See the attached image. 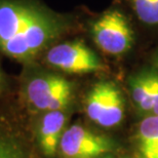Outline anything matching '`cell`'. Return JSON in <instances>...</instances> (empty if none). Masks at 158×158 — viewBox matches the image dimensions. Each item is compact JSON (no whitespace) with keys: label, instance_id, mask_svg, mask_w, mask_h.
Returning <instances> with one entry per match:
<instances>
[{"label":"cell","instance_id":"1","mask_svg":"<svg viewBox=\"0 0 158 158\" xmlns=\"http://www.w3.org/2000/svg\"><path fill=\"white\" fill-rule=\"evenodd\" d=\"M79 28L75 15L39 0H0V52L12 59L32 61Z\"/></svg>","mask_w":158,"mask_h":158},{"label":"cell","instance_id":"2","mask_svg":"<svg viewBox=\"0 0 158 158\" xmlns=\"http://www.w3.org/2000/svg\"><path fill=\"white\" fill-rule=\"evenodd\" d=\"M85 32L98 50L116 59L134 52L141 35L129 15L115 1L88 19Z\"/></svg>","mask_w":158,"mask_h":158},{"label":"cell","instance_id":"3","mask_svg":"<svg viewBox=\"0 0 158 158\" xmlns=\"http://www.w3.org/2000/svg\"><path fill=\"white\" fill-rule=\"evenodd\" d=\"M44 60L52 68L67 74L102 73L107 66L96 50L83 39H62L44 52Z\"/></svg>","mask_w":158,"mask_h":158},{"label":"cell","instance_id":"4","mask_svg":"<svg viewBox=\"0 0 158 158\" xmlns=\"http://www.w3.org/2000/svg\"><path fill=\"white\" fill-rule=\"evenodd\" d=\"M74 96V85L67 78L52 72H38L25 84V98L37 111L65 110Z\"/></svg>","mask_w":158,"mask_h":158},{"label":"cell","instance_id":"5","mask_svg":"<svg viewBox=\"0 0 158 158\" xmlns=\"http://www.w3.org/2000/svg\"><path fill=\"white\" fill-rule=\"evenodd\" d=\"M84 108L91 121L103 127H113L124 117L125 99L122 89L112 79L98 80L85 96Z\"/></svg>","mask_w":158,"mask_h":158},{"label":"cell","instance_id":"6","mask_svg":"<svg viewBox=\"0 0 158 158\" xmlns=\"http://www.w3.org/2000/svg\"><path fill=\"white\" fill-rule=\"evenodd\" d=\"M111 149L109 139L77 124L66 129L60 142L63 158H99Z\"/></svg>","mask_w":158,"mask_h":158},{"label":"cell","instance_id":"7","mask_svg":"<svg viewBox=\"0 0 158 158\" xmlns=\"http://www.w3.org/2000/svg\"><path fill=\"white\" fill-rule=\"evenodd\" d=\"M129 97L139 111L151 115L158 90V71L152 65L143 66L127 79Z\"/></svg>","mask_w":158,"mask_h":158},{"label":"cell","instance_id":"8","mask_svg":"<svg viewBox=\"0 0 158 158\" xmlns=\"http://www.w3.org/2000/svg\"><path fill=\"white\" fill-rule=\"evenodd\" d=\"M126 11L141 34L158 36V0H114Z\"/></svg>","mask_w":158,"mask_h":158},{"label":"cell","instance_id":"9","mask_svg":"<svg viewBox=\"0 0 158 158\" xmlns=\"http://www.w3.org/2000/svg\"><path fill=\"white\" fill-rule=\"evenodd\" d=\"M66 114L64 110L48 111L41 119L38 141L41 151L46 156L52 157L60 146L62 135L64 134Z\"/></svg>","mask_w":158,"mask_h":158},{"label":"cell","instance_id":"10","mask_svg":"<svg viewBox=\"0 0 158 158\" xmlns=\"http://www.w3.org/2000/svg\"><path fill=\"white\" fill-rule=\"evenodd\" d=\"M138 146L142 158H158V116L144 118L138 128Z\"/></svg>","mask_w":158,"mask_h":158},{"label":"cell","instance_id":"11","mask_svg":"<svg viewBox=\"0 0 158 158\" xmlns=\"http://www.w3.org/2000/svg\"><path fill=\"white\" fill-rule=\"evenodd\" d=\"M0 158H34L17 134L0 125Z\"/></svg>","mask_w":158,"mask_h":158},{"label":"cell","instance_id":"12","mask_svg":"<svg viewBox=\"0 0 158 158\" xmlns=\"http://www.w3.org/2000/svg\"><path fill=\"white\" fill-rule=\"evenodd\" d=\"M150 65H152L154 68L158 71V46L153 50V52L150 56Z\"/></svg>","mask_w":158,"mask_h":158},{"label":"cell","instance_id":"13","mask_svg":"<svg viewBox=\"0 0 158 158\" xmlns=\"http://www.w3.org/2000/svg\"><path fill=\"white\" fill-rule=\"evenodd\" d=\"M5 83H6V80H5V75L3 73L1 67H0V93L4 89L5 87Z\"/></svg>","mask_w":158,"mask_h":158},{"label":"cell","instance_id":"14","mask_svg":"<svg viewBox=\"0 0 158 158\" xmlns=\"http://www.w3.org/2000/svg\"><path fill=\"white\" fill-rule=\"evenodd\" d=\"M99 158H112V156H110V155H108V154H106V155H103V156H101Z\"/></svg>","mask_w":158,"mask_h":158}]
</instances>
